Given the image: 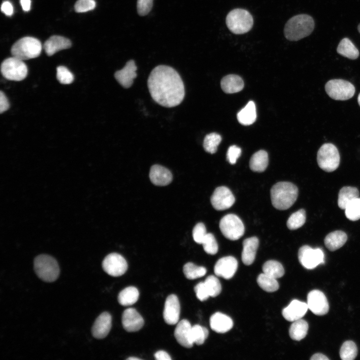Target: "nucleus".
I'll list each match as a JSON object with an SVG mask.
<instances>
[{"instance_id":"obj_1","label":"nucleus","mask_w":360,"mask_h":360,"mask_svg":"<svg viewBox=\"0 0 360 360\" xmlns=\"http://www.w3.org/2000/svg\"><path fill=\"white\" fill-rule=\"evenodd\" d=\"M148 86L153 100L165 107L180 104L184 97L182 78L174 68L168 66L160 65L152 70L148 80Z\"/></svg>"},{"instance_id":"obj_2","label":"nucleus","mask_w":360,"mask_h":360,"mask_svg":"<svg viewBox=\"0 0 360 360\" xmlns=\"http://www.w3.org/2000/svg\"><path fill=\"white\" fill-rule=\"evenodd\" d=\"M314 28V22L312 17L306 14H298L286 22L284 34L290 41H298L309 36Z\"/></svg>"},{"instance_id":"obj_3","label":"nucleus","mask_w":360,"mask_h":360,"mask_svg":"<svg viewBox=\"0 0 360 360\" xmlns=\"http://www.w3.org/2000/svg\"><path fill=\"white\" fill-rule=\"evenodd\" d=\"M298 188L290 182H281L274 184L270 190L272 206L279 210H286L292 206L298 196Z\"/></svg>"},{"instance_id":"obj_4","label":"nucleus","mask_w":360,"mask_h":360,"mask_svg":"<svg viewBox=\"0 0 360 360\" xmlns=\"http://www.w3.org/2000/svg\"><path fill=\"white\" fill-rule=\"evenodd\" d=\"M226 24L229 30L236 34H245L252 27L254 20L247 10L236 8L231 10L226 17Z\"/></svg>"},{"instance_id":"obj_5","label":"nucleus","mask_w":360,"mask_h":360,"mask_svg":"<svg viewBox=\"0 0 360 360\" xmlns=\"http://www.w3.org/2000/svg\"><path fill=\"white\" fill-rule=\"evenodd\" d=\"M34 270L38 276L46 282L55 281L59 276L60 268L56 260L47 254L37 256L34 262Z\"/></svg>"},{"instance_id":"obj_6","label":"nucleus","mask_w":360,"mask_h":360,"mask_svg":"<svg viewBox=\"0 0 360 360\" xmlns=\"http://www.w3.org/2000/svg\"><path fill=\"white\" fill-rule=\"evenodd\" d=\"M42 48V44L38 40L31 36H26L14 44L11 53L13 56L24 60L38 57L41 52Z\"/></svg>"},{"instance_id":"obj_7","label":"nucleus","mask_w":360,"mask_h":360,"mask_svg":"<svg viewBox=\"0 0 360 360\" xmlns=\"http://www.w3.org/2000/svg\"><path fill=\"white\" fill-rule=\"evenodd\" d=\"M316 160L321 169L326 172H332L338 167L340 156L338 148L334 144L326 143L319 148Z\"/></svg>"},{"instance_id":"obj_8","label":"nucleus","mask_w":360,"mask_h":360,"mask_svg":"<svg viewBox=\"0 0 360 360\" xmlns=\"http://www.w3.org/2000/svg\"><path fill=\"white\" fill-rule=\"evenodd\" d=\"M325 90L332 98L346 100L352 98L355 93V88L350 82L342 79H334L325 84Z\"/></svg>"},{"instance_id":"obj_9","label":"nucleus","mask_w":360,"mask_h":360,"mask_svg":"<svg viewBox=\"0 0 360 360\" xmlns=\"http://www.w3.org/2000/svg\"><path fill=\"white\" fill-rule=\"evenodd\" d=\"M0 70L3 76L10 80H22L28 74V68L26 64L22 60L13 56L2 62Z\"/></svg>"},{"instance_id":"obj_10","label":"nucleus","mask_w":360,"mask_h":360,"mask_svg":"<svg viewBox=\"0 0 360 360\" xmlns=\"http://www.w3.org/2000/svg\"><path fill=\"white\" fill-rule=\"evenodd\" d=\"M220 228L228 239L235 240L241 238L244 232V226L242 220L234 214H228L222 218Z\"/></svg>"},{"instance_id":"obj_11","label":"nucleus","mask_w":360,"mask_h":360,"mask_svg":"<svg viewBox=\"0 0 360 360\" xmlns=\"http://www.w3.org/2000/svg\"><path fill=\"white\" fill-rule=\"evenodd\" d=\"M324 254L320 248H312L308 245L300 247L298 252L300 262L305 268L312 270L324 262Z\"/></svg>"},{"instance_id":"obj_12","label":"nucleus","mask_w":360,"mask_h":360,"mask_svg":"<svg viewBox=\"0 0 360 360\" xmlns=\"http://www.w3.org/2000/svg\"><path fill=\"white\" fill-rule=\"evenodd\" d=\"M104 271L112 276L124 274L128 269V264L124 258L117 253H111L106 256L102 262Z\"/></svg>"},{"instance_id":"obj_13","label":"nucleus","mask_w":360,"mask_h":360,"mask_svg":"<svg viewBox=\"0 0 360 360\" xmlns=\"http://www.w3.org/2000/svg\"><path fill=\"white\" fill-rule=\"evenodd\" d=\"M210 202L214 209L223 210L234 204L235 198L228 188L222 186L215 189L211 196Z\"/></svg>"},{"instance_id":"obj_14","label":"nucleus","mask_w":360,"mask_h":360,"mask_svg":"<svg viewBox=\"0 0 360 360\" xmlns=\"http://www.w3.org/2000/svg\"><path fill=\"white\" fill-rule=\"evenodd\" d=\"M307 304L308 309L318 316L326 314L329 310L328 302L326 296L318 290H312L308 294Z\"/></svg>"},{"instance_id":"obj_15","label":"nucleus","mask_w":360,"mask_h":360,"mask_svg":"<svg viewBox=\"0 0 360 360\" xmlns=\"http://www.w3.org/2000/svg\"><path fill=\"white\" fill-rule=\"evenodd\" d=\"M238 266L237 260L232 256H227L219 259L214 266L216 276L225 279L231 278L236 273Z\"/></svg>"},{"instance_id":"obj_16","label":"nucleus","mask_w":360,"mask_h":360,"mask_svg":"<svg viewBox=\"0 0 360 360\" xmlns=\"http://www.w3.org/2000/svg\"><path fill=\"white\" fill-rule=\"evenodd\" d=\"M180 304L177 296L172 294L166 298L163 317L165 322L170 325L178 324L180 314Z\"/></svg>"},{"instance_id":"obj_17","label":"nucleus","mask_w":360,"mask_h":360,"mask_svg":"<svg viewBox=\"0 0 360 360\" xmlns=\"http://www.w3.org/2000/svg\"><path fill=\"white\" fill-rule=\"evenodd\" d=\"M122 322L124 329L128 332L140 330L144 324L143 318L134 308H128L124 311Z\"/></svg>"},{"instance_id":"obj_18","label":"nucleus","mask_w":360,"mask_h":360,"mask_svg":"<svg viewBox=\"0 0 360 360\" xmlns=\"http://www.w3.org/2000/svg\"><path fill=\"white\" fill-rule=\"evenodd\" d=\"M308 309L307 303L294 300L282 310V315L286 320L293 322L302 318Z\"/></svg>"},{"instance_id":"obj_19","label":"nucleus","mask_w":360,"mask_h":360,"mask_svg":"<svg viewBox=\"0 0 360 360\" xmlns=\"http://www.w3.org/2000/svg\"><path fill=\"white\" fill-rule=\"evenodd\" d=\"M136 70L134 61L130 60L122 70L115 72L114 78L124 88H128L132 86L134 80L136 77Z\"/></svg>"},{"instance_id":"obj_20","label":"nucleus","mask_w":360,"mask_h":360,"mask_svg":"<svg viewBox=\"0 0 360 360\" xmlns=\"http://www.w3.org/2000/svg\"><path fill=\"white\" fill-rule=\"evenodd\" d=\"M112 327V316L108 312L101 314L96 320L92 328V334L96 338H104Z\"/></svg>"},{"instance_id":"obj_21","label":"nucleus","mask_w":360,"mask_h":360,"mask_svg":"<svg viewBox=\"0 0 360 360\" xmlns=\"http://www.w3.org/2000/svg\"><path fill=\"white\" fill-rule=\"evenodd\" d=\"M151 182L158 186H165L170 184L172 179L171 172L165 167L158 164L152 166L150 171Z\"/></svg>"},{"instance_id":"obj_22","label":"nucleus","mask_w":360,"mask_h":360,"mask_svg":"<svg viewBox=\"0 0 360 360\" xmlns=\"http://www.w3.org/2000/svg\"><path fill=\"white\" fill-rule=\"evenodd\" d=\"M191 324L187 320H182L178 322L174 332V337L180 344L190 348L194 344L190 340Z\"/></svg>"},{"instance_id":"obj_23","label":"nucleus","mask_w":360,"mask_h":360,"mask_svg":"<svg viewBox=\"0 0 360 360\" xmlns=\"http://www.w3.org/2000/svg\"><path fill=\"white\" fill-rule=\"evenodd\" d=\"M210 324L214 331L218 333H225L232 328L233 322L227 315L217 312L210 316Z\"/></svg>"},{"instance_id":"obj_24","label":"nucleus","mask_w":360,"mask_h":360,"mask_svg":"<svg viewBox=\"0 0 360 360\" xmlns=\"http://www.w3.org/2000/svg\"><path fill=\"white\" fill-rule=\"evenodd\" d=\"M258 244V240L255 236L247 238L243 241L242 260L244 264L250 265L253 263Z\"/></svg>"},{"instance_id":"obj_25","label":"nucleus","mask_w":360,"mask_h":360,"mask_svg":"<svg viewBox=\"0 0 360 360\" xmlns=\"http://www.w3.org/2000/svg\"><path fill=\"white\" fill-rule=\"evenodd\" d=\"M72 43L68 38L59 36L50 37L44 45V49L48 56H52L57 52L67 49L71 46Z\"/></svg>"},{"instance_id":"obj_26","label":"nucleus","mask_w":360,"mask_h":360,"mask_svg":"<svg viewBox=\"0 0 360 360\" xmlns=\"http://www.w3.org/2000/svg\"><path fill=\"white\" fill-rule=\"evenodd\" d=\"M220 86L224 92L233 94L242 90L244 86L242 79L236 74H229L224 77L220 82Z\"/></svg>"},{"instance_id":"obj_27","label":"nucleus","mask_w":360,"mask_h":360,"mask_svg":"<svg viewBox=\"0 0 360 360\" xmlns=\"http://www.w3.org/2000/svg\"><path fill=\"white\" fill-rule=\"evenodd\" d=\"M348 239L347 234L342 230H336L329 233L325 237L324 242L330 251L336 250L342 247Z\"/></svg>"},{"instance_id":"obj_28","label":"nucleus","mask_w":360,"mask_h":360,"mask_svg":"<svg viewBox=\"0 0 360 360\" xmlns=\"http://www.w3.org/2000/svg\"><path fill=\"white\" fill-rule=\"evenodd\" d=\"M237 118L240 123L244 126L252 124L256 118L255 104L250 101L237 114Z\"/></svg>"},{"instance_id":"obj_29","label":"nucleus","mask_w":360,"mask_h":360,"mask_svg":"<svg viewBox=\"0 0 360 360\" xmlns=\"http://www.w3.org/2000/svg\"><path fill=\"white\" fill-rule=\"evenodd\" d=\"M358 189L352 186H344L340 190L338 204L339 208L344 210L347 205L354 199L359 197Z\"/></svg>"},{"instance_id":"obj_30","label":"nucleus","mask_w":360,"mask_h":360,"mask_svg":"<svg viewBox=\"0 0 360 360\" xmlns=\"http://www.w3.org/2000/svg\"><path fill=\"white\" fill-rule=\"evenodd\" d=\"M336 51L342 56L351 60L356 59L360 55L358 49L347 38H344L340 40L337 47Z\"/></svg>"},{"instance_id":"obj_31","label":"nucleus","mask_w":360,"mask_h":360,"mask_svg":"<svg viewBox=\"0 0 360 360\" xmlns=\"http://www.w3.org/2000/svg\"><path fill=\"white\" fill-rule=\"evenodd\" d=\"M268 162L267 152L264 150H260L252 156L250 160V167L254 172H262L266 168Z\"/></svg>"},{"instance_id":"obj_32","label":"nucleus","mask_w":360,"mask_h":360,"mask_svg":"<svg viewBox=\"0 0 360 360\" xmlns=\"http://www.w3.org/2000/svg\"><path fill=\"white\" fill-rule=\"evenodd\" d=\"M308 324L302 318L293 322L289 329V334L291 338L296 340L303 339L307 334Z\"/></svg>"},{"instance_id":"obj_33","label":"nucleus","mask_w":360,"mask_h":360,"mask_svg":"<svg viewBox=\"0 0 360 360\" xmlns=\"http://www.w3.org/2000/svg\"><path fill=\"white\" fill-rule=\"evenodd\" d=\"M139 296L138 290L134 286L126 287L120 292L118 300L123 306H130L136 303Z\"/></svg>"},{"instance_id":"obj_34","label":"nucleus","mask_w":360,"mask_h":360,"mask_svg":"<svg viewBox=\"0 0 360 360\" xmlns=\"http://www.w3.org/2000/svg\"><path fill=\"white\" fill-rule=\"evenodd\" d=\"M263 273L275 278L283 276L284 270L282 264L278 261L270 260L266 262L262 266Z\"/></svg>"},{"instance_id":"obj_35","label":"nucleus","mask_w":360,"mask_h":360,"mask_svg":"<svg viewBox=\"0 0 360 360\" xmlns=\"http://www.w3.org/2000/svg\"><path fill=\"white\" fill-rule=\"evenodd\" d=\"M256 281L258 286L267 292H275L279 288V284L276 278L264 273L258 275Z\"/></svg>"},{"instance_id":"obj_36","label":"nucleus","mask_w":360,"mask_h":360,"mask_svg":"<svg viewBox=\"0 0 360 360\" xmlns=\"http://www.w3.org/2000/svg\"><path fill=\"white\" fill-rule=\"evenodd\" d=\"M183 272L188 279L194 280L204 276L206 270L204 266H198L192 262H188L184 266Z\"/></svg>"},{"instance_id":"obj_37","label":"nucleus","mask_w":360,"mask_h":360,"mask_svg":"<svg viewBox=\"0 0 360 360\" xmlns=\"http://www.w3.org/2000/svg\"><path fill=\"white\" fill-rule=\"evenodd\" d=\"M208 335V331L205 327L198 324L192 326L190 332V340L191 342L198 345L204 344Z\"/></svg>"},{"instance_id":"obj_38","label":"nucleus","mask_w":360,"mask_h":360,"mask_svg":"<svg viewBox=\"0 0 360 360\" xmlns=\"http://www.w3.org/2000/svg\"><path fill=\"white\" fill-rule=\"evenodd\" d=\"M306 220V212L304 209H300L290 215L287 220L286 225L288 229L295 230L302 226Z\"/></svg>"},{"instance_id":"obj_39","label":"nucleus","mask_w":360,"mask_h":360,"mask_svg":"<svg viewBox=\"0 0 360 360\" xmlns=\"http://www.w3.org/2000/svg\"><path fill=\"white\" fill-rule=\"evenodd\" d=\"M358 354V348L356 344L351 340L346 341L342 344L340 356L342 360H353Z\"/></svg>"},{"instance_id":"obj_40","label":"nucleus","mask_w":360,"mask_h":360,"mask_svg":"<svg viewBox=\"0 0 360 360\" xmlns=\"http://www.w3.org/2000/svg\"><path fill=\"white\" fill-rule=\"evenodd\" d=\"M222 140L221 136L216 132L210 133L205 136L203 146L204 150L208 153H215L218 148V146Z\"/></svg>"},{"instance_id":"obj_41","label":"nucleus","mask_w":360,"mask_h":360,"mask_svg":"<svg viewBox=\"0 0 360 360\" xmlns=\"http://www.w3.org/2000/svg\"><path fill=\"white\" fill-rule=\"evenodd\" d=\"M345 215L350 220L356 221L360 219V198L350 202L344 209Z\"/></svg>"},{"instance_id":"obj_42","label":"nucleus","mask_w":360,"mask_h":360,"mask_svg":"<svg viewBox=\"0 0 360 360\" xmlns=\"http://www.w3.org/2000/svg\"><path fill=\"white\" fill-rule=\"evenodd\" d=\"M204 282L210 296L215 297L220 293L222 290L220 283L218 279L214 276H208Z\"/></svg>"},{"instance_id":"obj_43","label":"nucleus","mask_w":360,"mask_h":360,"mask_svg":"<svg viewBox=\"0 0 360 360\" xmlns=\"http://www.w3.org/2000/svg\"><path fill=\"white\" fill-rule=\"evenodd\" d=\"M202 244L204 250L208 254H215L218 251V244L216 240L211 233H208Z\"/></svg>"},{"instance_id":"obj_44","label":"nucleus","mask_w":360,"mask_h":360,"mask_svg":"<svg viewBox=\"0 0 360 360\" xmlns=\"http://www.w3.org/2000/svg\"><path fill=\"white\" fill-rule=\"evenodd\" d=\"M56 78L62 84H70L74 80L73 74L64 66H59L56 68Z\"/></svg>"},{"instance_id":"obj_45","label":"nucleus","mask_w":360,"mask_h":360,"mask_svg":"<svg viewBox=\"0 0 360 360\" xmlns=\"http://www.w3.org/2000/svg\"><path fill=\"white\" fill-rule=\"evenodd\" d=\"M207 234L206 226L202 222L198 223L192 230L193 238L199 244H202Z\"/></svg>"},{"instance_id":"obj_46","label":"nucleus","mask_w":360,"mask_h":360,"mask_svg":"<svg viewBox=\"0 0 360 360\" xmlns=\"http://www.w3.org/2000/svg\"><path fill=\"white\" fill-rule=\"evenodd\" d=\"M96 3L94 0H78L74 5V10L78 12H84L94 9Z\"/></svg>"},{"instance_id":"obj_47","label":"nucleus","mask_w":360,"mask_h":360,"mask_svg":"<svg viewBox=\"0 0 360 360\" xmlns=\"http://www.w3.org/2000/svg\"><path fill=\"white\" fill-rule=\"evenodd\" d=\"M153 0H138L137 10L140 16L147 14L152 6Z\"/></svg>"},{"instance_id":"obj_48","label":"nucleus","mask_w":360,"mask_h":360,"mask_svg":"<svg viewBox=\"0 0 360 360\" xmlns=\"http://www.w3.org/2000/svg\"><path fill=\"white\" fill-rule=\"evenodd\" d=\"M242 150L240 148L236 145L229 147L226 154L228 161L232 164H234L241 154Z\"/></svg>"},{"instance_id":"obj_49","label":"nucleus","mask_w":360,"mask_h":360,"mask_svg":"<svg viewBox=\"0 0 360 360\" xmlns=\"http://www.w3.org/2000/svg\"><path fill=\"white\" fill-rule=\"evenodd\" d=\"M194 290L197 298L200 301L206 300L210 297L204 282L198 283L194 286Z\"/></svg>"},{"instance_id":"obj_50","label":"nucleus","mask_w":360,"mask_h":360,"mask_svg":"<svg viewBox=\"0 0 360 360\" xmlns=\"http://www.w3.org/2000/svg\"><path fill=\"white\" fill-rule=\"evenodd\" d=\"M10 106L8 100L5 94L1 91L0 92V112L2 113L7 110Z\"/></svg>"},{"instance_id":"obj_51","label":"nucleus","mask_w":360,"mask_h":360,"mask_svg":"<svg viewBox=\"0 0 360 360\" xmlns=\"http://www.w3.org/2000/svg\"><path fill=\"white\" fill-rule=\"evenodd\" d=\"M1 10L6 15L10 16L14 12L12 5L9 1H4L1 6Z\"/></svg>"},{"instance_id":"obj_52","label":"nucleus","mask_w":360,"mask_h":360,"mask_svg":"<svg viewBox=\"0 0 360 360\" xmlns=\"http://www.w3.org/2000/svg\"><path fill=\"white\" fill-rule=\"evenodd\" d=\"M154 358L157 360H170L171 358L170 355L164 350H159L154 354Z\"/></svg>"},{"instance_id":"obj_53","label":"nucleus","mask_w":360,"mask_h":360,"mask_svg":"<svg viewBox=\"0 0 360 360\" xmlns=\"http://www.w3.org/2000/svg\"><path fill=\"white\" fill-rule=\"evenodd\" d=\"M20 2L22 10L25 12H28L30 9V0H20Z\"/></svg>"},{"instance_id":"obj_54","label":"nucleus","mask_w":360,"mask_h":360,"mask_svg":"<svg viewBox=\"0 0 360 360\" xmlns=\"http://www.w3.org/2000/svg\"><path fill=\"white\" fill-rule=\"evenodd\" d=\"M311 360H328V358L323 354L317 353L314 354L311 358Z\"/></svg>"},{"instance_id":"obj_55","label":"nucleus","mask_w":360,"mask_h":360,"mask_svg":"<svg viewBox=\"0 0 360 360\" xmlns=\"http://www.w3.org/2000/svg\"><path fill=\"white\" fill-rule=\"evenodd\" d=\"M127 360H140V358H135V357H130V358H127Z\"/></svg>"},{"instance_id":"obj_56","label":"nucleus","mask_w":360,"mask_h":360,"mask_svg":"<svg viewBox=\"0 0 360 360\" xmlns=\"http://www.w3.org/2000/svg\"><path fill=\"white\" fill-rule=\"evenodd\" d=\"M358 103L359 106H360V94H359L358 96Z\"/></svg>"},{"instance_id":"obj_57","label":"nucleus","mask_w":360,"mask_h":360,"mask_svg":"<svg viewBox=\"0 0 360 360\" xmlns=\"http://www.w3.org/2000/svg\"><path fill=\"white\" fill-rule=\"evenodd\" d=\"M358 32L360 33V24H358Z\"/></svg>"}]
</instances>
